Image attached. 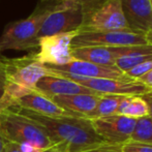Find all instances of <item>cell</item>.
Listing matches in <instances>:
<instances>
[{
	"instance_id": "22",
	"label": "cell",
	"mask_w": 152,
	"mask_h": 152,
	"mask_svg": "<svg viewBox=\"0 0 152 152\" xmlns=\"http://www.w3.org/2000/svg\"><path fill=\"white\" fill-rule=\"evenodd\" d=\"M122 152H152V144L127 141L121 145Z\"/></svg>"
},
{
	"instance_id": "26",
	"label": "cell",
	"mask_w": 152,
	"mask_h": 152,
	"mask_svg": "<svg viewBox=\"0 0 152 152\" xmlns=\"http://www.w3.org/2000/svg\"><path fill=\"white\" fill-rule=\"evenodd\" d=\"M137 81H139V82H141L142 84L146 85L148 88H150L152 90V69L150 72H148L146 75H144L143 77H141L140 79H138Z\"/></svg>"
},
{
	"instance_id": "16",
	"label": "cell",
	"mask_w": 152,
	"mask_h": 152,
	"mask_svg": "<svg viewBox=\"0 0 152 152\" xmlns=\"http://www.w3.org/2000/svg\"><path fill=\"white\" fill-rule=\"evenodd\" d=\"M100 96L96 94H72L52 96L50 98L59 107L77 116L92 119Z\"/></svg>"
},
{
	"instance_id": "14",
	"label": "cell",
	"mask_w": 152,
	"mask_h": 152,
	"mask_svg": "<svg viewBox=\"0 0 152 152\" xmlns=\"http://www.w3.org/2000/svg\"><path fill=\"white\" fill-rule=\"evenodd\" d=\"M10 108L27 110L47 117H79L64 110L56 102H53L50 97L37 91H33L17 99L15 102V104Z\"/></svg>"
},
{
	"instance_id": "2",
	"label": "cell",
	"mask_w": 152,
	"mask_h": 152,
	"mask_svg": "<svg viewBox=\"0 0 152 152\" xmlns=\"http://www.w3.org/2000/svg\"><path fill=\"white\" fill-rule=\"evenodd\" d=\"M5 70L7 83L2 110L10 108L17 99L35 91L38 81L49 75L46 65L37 59L36 51L18 58L5 57Z\"/></svg>"
},
{
	"instance_id": "30",
	"label": "cell",
	"mask_w": 152,
	"mask_h": 152,
	"mask_svg": "<svg viewBox=\"0 0 152 152\" xmlns=\"http://www.w3.org/2000/svg\"><path fill=\"white\" fill-rule=\"evenodd\" d=\"M63 1H72V2H83L86 0H63Z\"/></svg>"
},
{
	"instance_id": "27",
	"label": "cell",
	"mask_w": 152,
	"mask_h": 152,
	"mask_svg": "<svg viewBox=\"0 0 152 152\" xmlns=\"http://www.w3.org/2000/svg\"><path fill=\"white\" fill-rule=\"evenodd\" d=\"M142 97L147 104V109H148V116L152 119V92H150V93H148V94H145V95H143Z\"/></svg>"
},
{
	"instance_id": "7",
	"label": "cell",
	"mask_w": 152,
	"mask_h": 152,
	"mask_svg": "<svg viewBox=\"0 0 152 152\" xmlns=\"http://www.w3.org/2000/svg\"><path fill=\"white\" fill-rule=\"evenodd\" d=\"M47 70H48V74L74 81V82L78 83V84L100 94V95L111 94V95L121 96H143L145 94L152 92L151 89L148 88L146 85L134 80L124 81L115 80V79L83 78V77L75 76V75H70L67 74V72L51 69L49 67H47Z\"/></svg>"
},
{
	"instance_id": "31",
	"label": "cell",
	"mask_w": 152,
	"mask_h": 152,
	"mask_svg": "<svg viewBox=\"0 0 152 152\" xmlns=\"http://www.w3.org/2000/svg\"><path fill=\"white\" fill-rule=\"evenodd\" d=\"M150 2H151V5H152V0H150Z\"/></svg>"
},
{
	"instance_id": "3",
	"label": "cell",
	"mask_w": 152,
	"mask_h": 152,
	"mask_svg": "<svg viewBox=\"0 0 152 152\" xmlns=\"http://www.w3.org/2000/svg\"><path fill=\"white\" fill-rule=\"evenodd\" d=\"M56 0H42L26 19L8 23L0 36V53L6 50H38V32Z\"/></svg>"
},
{
	"instance_id": "4",
	"label": "cell",
	"mask_w": 152,
	"mask_h": 152,
	"mask_svg": "<svg viewBox=\"0 0 152 152\" xmlns=\"http://www.w3.org/2000/svg\"><path fill=\"white\" fill-rule=\"evenodd\" d=\"M0 127L10 142L30 145L42 151L56 149V144L42 126L12 108L0 111Z\"/></svg>"
},
{
	"instance_id": "1",
	"label": "cell",
	"mask_w": 152,
	"mask_h": 152,
	"mask_svg": "<svg viewBox=\"0 0 152 152\" xmlns=\"http://www.w3.org/2000/svg\"><path fill=\"white\" fill-rule=\"evenodd\" d=\"M46 129L57 152H84L107 144L94 130L91 120L83 117H47L12 108Z\"/></svg>"
},
{
	"instance_id": "12",
	"label": "cell",
	"mask_w": 152,
	"mask_h": 152,
	"mask_svg": "<svg viewBox=\"0 0 152 152\" xmlns=\"http://www.w3.org/2000/svg\"><path fill=\"white\" fill-rule=\"evenodd\" d=\"M124 20L128 29L146 34L152 27L150 0H120Z\"/></svg>"
},
{
	"instance_id": "29",
	"label": "cell",
	"mask_w": 152,
	"mask_h": 152,
	"mask_svg": "<svg viewBox=\"0 0 152 152\" xmlns=\"http://www.w3.org/2000/svg\"><path fill=\"white\" fill-rule=\"evenodd\" d=\"M145 36H146L147 44L151 45V46H152V27L150 28V30H149L146 34H145Z\"/></svg>"
},
{
	"instance_id": "9",
	"label": "cell",
	"mask_w": 152,
	"mask_h": 152,
	"mask_svg": "<svg viewBox=\"0 0 152 152\" xmlns=\"http://www.w3.org/2000/svg\"><path fill=\"white\" fill-rule=\"evenodd\" d=\"M148 45L144 33L132 30L79 33L72 40V49L85 47H127Z\"/></svg>"
},
{
	"instance_id": "23",
	"label": "cell",
	"mask_w": 152,
	"mask_h": 152,
	"mask_svg": "<svg viewBox=\"0 0 152 152\" xmlns=\"http://www.w3.org/2000/svg\"><path fill=\"white\" fill-rule=\"evenodd\" d=\"M6 70H5V57L0 53V111L2 110L4 96L6 90Z\"/></svg>"
},
{
	"instance_id": "11",
	"label": "cell",
	"mask_w": 152,
	"mask_h": 152,
	"mask_svg": "<svg viewBox=\"0 0 152 152\" xmlns=\"http://www.w3.org/2000/svg\"><path fill=\"white\" fill-rule=\"evenodd\" d=\"M136 121L137 119L117 114L91 119L96 134L107 144L112 145H122L129 141Z\"/></svg>"
},
{
	"instance_id": "17",
	"label": "cell",
	"mask_w": 152,
	"mask_h": 152,
	"mask_svg": "<svg viewBox=\"0 0 152 152\" xmlns=\"http://www.w3.org/2000/svg\"><path fill=\"white\" fill-rule=\"evenodd\" d=\"M116 114L139 119L148 115V109L142 96H123Z\"/></svg>"
},
{
	"instance_id": "24",
	"label": "cell",
	"mask_w": 152,
	"mask_h": 152,
	"mask_svg": "<svg viewBox=\"0 0 152 152\" xmlns=\"http://www.w3.org/2000/svg\"><path fill=\"white\" fill-rule=\"evenodd\" d=\"M84 152H122L121 145H112V144H104L96 148H92L90 150Z\"/></svg>"
},
{
	"instance_id": "28",
	"label": "cell",
	"mask_w": 152,
	"mask_h": 152,
	"mask_svg": "<svg viewBox=\"0 0 152 152\" xmlns=\"http://www.w3.org/2000/svg\"><path fill=\"white\" fill-rule=\"evenodd\" d=\"M5 143H6V139H5V137H4L1 127H0V152H4Z\"/></svg>"
},
{
	"instance_id": "18",
	"label": "cell",
	"mask_w": 152,
	"mask_h": 152,
	"mask_svg": "<svg viewBox=\"0 0 152 152\" xmlns=\"http://www.w3.org/2000/svg\"><path fill=\"white\" fill-rule=\"evenodd\" d=\"M122 98H123V96L121 95H111V94L102 95L98 99L97 106H96V109L94 111L92 119L116 114L117 109H118V106Z\"/></svg>"
},
{
	"instance_id": "25",
	"label": "cell",
	"mask_w": 152,
	"mask_h": 152,
	"mask_svg": "<svg viewBox=\"0 0 152 152\" xmlns=\"http://www.w3.org/2000/svg\"><path fill=\"white\" fill-rule=\"evenodd\" d=\"M4 152H24V151L22 150L20 144H17V143L10 142V141L6 140Z\"/></svg>"
},
{
	"instance_id": "5",
	"label": "cell",
	"mask_w": 152,
	"mask_h": 152,
	"mask_svg": "<svg viewBox=\"0 0 152 152\" xmlns=\"http://www.w3.org/2000/svg\"><path fill=\"white\" fill-rule=\"evenodd\" d=\"M83 24L79 33L130 30L124 20L120 0L83 1Z\"/></svg>"
},
{
	"instance_id": "21",
	"label": "cell",
	"mask_w": 152,
	"mask_h": 152,
	"mask_svg": "<svg viewBox=\"0 0 152 152\" xmlns=\"http://www.w3.org/2000/svg\"><path fill=\"white\" fill-rule=\"evenodd\" d=\"M151 69H152V59L134 66V68H132V69H129L128 72H126L125 75L129 79H132V80L137 81L138 79H140L141 77L146 75L148 72H150Z\"/></svg>"
},
{
	"instance_id": "10",
	"label": "cell",
	"mask_w": 152,
	"mask_h": 152,
	"mask_svg": "<svg viewBox=\"0 0 152 152\" xmlns=\"http://www.w3.org/2000/svg\"><path fill=\"white\" fill-rule=\"evenodd\" d=\"M79 31L44 36L38 39L37 59L47 66H61L74 60L72 56V40Z\"/></svg>"
},
{
	"instance_id": "20",
	"label": "cell",
	"mask_w": 152,
	"mask_h": 152,
	"mask_svg": "<svg viewBox=\"0 0 152 152\" xmlns=\"http://www.w3.org/2000/svg\"><path fill=\"white\" fill-rule=\"evenodd\" d=\"M152 54L147 55H132V56H124L117 59L115 62V66L118 68L120 72L125 74L129 69L134 68V66L143 63L147 60H151Z\"/></svg>"
},
{
	"instance_id": "19",
	"label": "cell",
	"mask_w": 152,
	"mask_h": 152,
	"mask_svg": "<svg viewBox=\"0 0 152 152\" xmlns=\"http://www.w3.org/2000/svg\"><path fill=\"white\" fill-rule=\"evenodd\" d=\"M129 141L152 144V119L148 115L137 119Z\"/></svg>"
},
{
	"instance_id": "8",
	"label": "cell",
	"mask_w": 152,
	"mask_h": 152,
	"mask_svg": "<svg viewBox=\"0 0 152 152\" xmlns=\"http://www.w3.org/2000/svg\"><path fill=\"white\" fill-rule=\"evenodd\" d=\"M147 54H152L151 45L127 47H85L72 49V56L74 59L108 67H114L116 60L121 57Z\"/></svg>"
},
{
	"instance_id": "15",
	"label": "cell",
	"mask_w": 152,
	"mask_h": 152,
	"mask_svg": "<svg viewBox=\"0 0 152 152\" xmlns=\"http://www.w3.org/2000/svg\"><path fill=\"white\" fill-rule=\"evenodd\" d=\"M35 91L39 92L48 97L57 95H72V94H96V95H100V94L96 93L93 90H90V89L86 88V87L74 82V81L50 74L38 81L35 86Z\"/></svg>"
},
{
	"instance_id": "6",
	"label": "cell",
	"mask_w": 152,
	"mask_h": 152,
	"mask_svg": "<svg viewBox=\"0 0 152 152\" xmlns=\"http://www.w3.org/2000/svg\"><path fill=\"white\" fill-rule=\"evenodd\" d=\"M82 2L56 0L50 14L44 21L38 32V39L44 36L79 31L83 24Z\"/></svg>"
},
{
	"instance_id": "13",
	"label": "cell",
	"mask_w": 152,
	"mask_h": 152,
	"mask_svg": "<svg viewBox=\"0 0 152 152\" xmlns=\"http://www.w3.org/2000/svg\"><path fill=\"white\" fill-rule=\"evenodd\" d=\"M47 66V65H46ZM51 69L59 70V72H67L75 76L83 77V78H99V79H115V80L132 81L124 72H120L116 66L108 67L97 64L90 63L87 61L74 59L69 63L61 66H47Z\"/></svg>"
}]
</instances>
